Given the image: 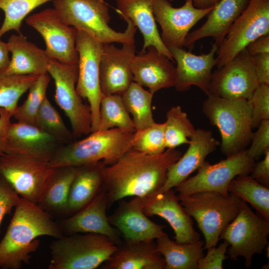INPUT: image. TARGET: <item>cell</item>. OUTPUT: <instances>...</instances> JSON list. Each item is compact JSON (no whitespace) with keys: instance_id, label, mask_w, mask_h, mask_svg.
I'll return each instance as SVG.
<instances>
[{"instance_id":"cell-30","label":"cell","mask_w":269,"mask_h":269,"mask_svg":"<svg viewBox=\"0 0 269 269\" xmlns=\"http://www.w3.org/2000/svg\"><path fill=\"white\" fill-rule=\"evenodd\" d=\"M53 168L37 205L50 215L65 214L70 186L78 167L62 166Z\"/></svg>"},{"instance_id":"cell-37","label":"cell","mask_w":269,"mask_h":269,"mask_svg":"<svg viewBox=\"0 0 269 269\" xmlns=\"http://www.w3.org/2000/svg\"><path fill=\"white\" fill-rule=\"evenodd\" d=\"M50 81L48 73L40 75L29 88L27 99L17 106L12 114L18 122L35 125L37 113L46 96Z\"/></svg>"},{"instance_id":"cell-39","label":"cell","mask_w":269,"mask_h":269,"mask_svg":"<svg viewBox=\"0 0 269 269\" xmlns=\"http://www.w3.org/2000/svg\"><path fill=\"white\" fill-rule=\"evenodd\" d=\"M55 0H0L4 18L0 27V37L10 30L20 33L22 21L34 9Z\"/></svg>"},{"instance_id":"cell-12","label":"cell","mask_w":269,"mask_h":269,"mask_svg":"<svg viewBox=\"0 0 269 269\" xmlns=\"http://www.w3.org/2000/svg\"><path fill=\"white\" fill-rule=\"evenodd\" d=\"M53 169L49 162L26 155L4 153L0 156V174L18 195L36 204Z\"/></svg>"},{"instance_id":"cell-38","label":"cell","mask_w":269,"mask_h":269,"mask_svg":"<svg viewBox=\"0 0 269 269\" xmlns=\"http://www.w3.org/2000/svg\"><path fill=\"white\" fill-rule=\"evenodd\" d=\"M35 126L63 144L72 141L74 138L72 132L67 128L59 113L47 97L37 113Z\"/></svg>"},{"instance_id":"cell-22","label":"cell","mask_w":269,"mask_h":269,"mask_svg":"<svg viewBox=\"0 0 269 269\" xmlns=\"http://www.w3.org/2000/svg\"><path fill=\"white\" fill-rule=\"evenodd\" d=\"M62 145L36 126L17 122L11 123L7 129L5 153L49 162Z\"/></svg>"},{"instance_id":"cell-9","label":"cell","mask_w":269,"mask_h":269,"mask_svg":"<svg viewBox=\"0 0 269 269\" xmlns=\"http://www.w3.org/2000/svg\"><path fill=\"white\" fill-rule=\"evenodd\" d=\"M47 72L54 81V100L68 118L74 138L91 134V108L83 102L76 89L78 65L65 64L50 59Z\"/></svg>"},{"instance_id":"cell-2","label":"cell","mask_w":269,"mask_h":269,"mask_svg":"<svg viewBox=\"0 0 269 269\" xmlns=\"http://www.w3.org/2000/svg\"><path fill=\"white\" fill-rule=\"evenodd\" d=\"M7 230L0 242V269H19L29 264L39 246L37 238L64 235L51 215L37 204L20 198Z\"/></svg>"},{"instance_id":"cell-18","label":"cell","mask_w":269,"mask_h":269,"mask_svg":"<svg viewBox=\"0 0 269 269\" xmlns=\"http://www.w3.org/2000/svg\"><path fill=\"white\" fill-rule=\"evenodd\" d=\"M135 52L134 44L118 48L104 44L100 65V82L104 95H122L133 82L131 65Z\"/></svg>"},{"instance_id":"cell-48","label":"cell","mask_w":269,"mask_h":269,"mask_svg":"<svg viewBox=\"0 0 269 269\" xmlns=\"http://www.w3.org/2000/svg\"><path fill=\"white\" fill-rule=\"evenodd\" d=\"M245 49L251 56L269 53V35L260 37L250 43Z\"/></svg>"},{"instance_id":"cell-45","label":"cell","mask_w":269,"mask_h":269,"mask_svg":"<svg viewBox=\"0 0 269 269\" xmlns=\"http://www.w3.org/2000/svg\"><path fill=\"white\" fill-rule=\"evenodd\" d=\"M251 58L260 84L269 85V53L258 54Z\"/></svg>"},{"instance_id":"cell-47","label":"cell","mask_w":269,"mask_h":269,"mask_svg":"<svg viewBox=\"0 0 269 269\" xmlns=\"http://www.w3.org/2000/svg\"><path fill=\"white\" fill-rule=\"evenodd\" d=\"M12 117L11 112L0 107V156L5 153L6 133Z\"/></svg>"},{"instance_id":"cell-13","label":"cell","mask_w":269,"mask_h":269,"mask_svg":"<svg viewBox=\"0 0 269 269\" xmlns=\"http://www.w3.org/2000/svg\"><path fill=\"white\" fill-rule=\"evenodd\" d=\"M104 44L78 30L76 47L79 55L78 77L76 89L89 102L92 114V133L98 129L100 107L104 96L100 82V65Z\"/></svg>"},{"instance_id":"cell-15","label":"cell","mask_w":269,"mask_h":269,"mask_svg":"<svg viewBox=\"0 0 269 269\" xmlns=\"http://www.w3.org/2000/svg\"><path fill=\"white\" fill-rule=\"evenodd\" d=\"M259 84L251 56L245 49L212 73L207 95L249 100Z\"/></svg>"},{"instance_id":"cell-1","label":"cell","mask_w":269,"mask_h":269,"mask_svg":"<svg viewBox=\"0 0 269 269\" xmlns=\"http://www.w3.org/2000/svg\"><path fill=\"white\" fill-rule=\"evenodd\" d=\"M181 155L175 148L156 155L132 148L116 163L106 165L101 188L106 193L108 208L126 197H144L158 191L165 182L169 167Z\"/></svg>"},{"instance_id":"cell-46","label":"cell","mask_w":269,"mask_h":269,"mask_svg":"<svg viewBox=\"0 0 269 269\" xmlns=\"http://www.w3.org/2000/svg\"><path fill=\"white\" fill-rule=\"evenodd\" d=\"M250 173L252 178L269 187V150L265 152L263 160L255 162Z\"/></svg>"},{"instance_id":"cell-21","label":"cell","mask_w":269,"mask_h":269,"mask_svg":"<svg viewBox=\"0 0 269 269\" xmlns=\"http://www.w3.org/2000/svg\"><path fill=\"white\" fill-rule=\"evenodd\" d=\"M167 48L177 63L174 86L176 90L185 91L195 86L207 95L212 69L216 64L215 54L218 46L214 43L209 52L201 55L194 54L183 48Z\"/></svg>"},{"instance_id":"cell-41","label":"cell","mask_w":269,"mask_h":269,"mask_svg":"<svg viewBox=\"0 0 269 269\" xmlns=\"http://www.w3.org/2000/svg\"><path fill=\"white\" fill-rule=\"evenodd\" d=\"M252 106V128L269 120V85L260 84L249 99Z\"/></svg>"},{"instance_id":"cell-3","label":"cell","mask_w":269,"mask_h":269,"mask_svg":"<svg viewBox=\"0 0 269 269\" xmlns=\"http://www.w3.org/2000/svg\"><path fill=\"white\" fill-rule=\"evenodd\" d=\"M134 134L119 128L92 132L85 138L62 145L49 164L78 167L103 161L112 165L132 148Z\"/></svg>"},{"instance_id":"cell-31","label":"cell","mask_w":269,"mask_h":269,"mask_svg":"<svg viewBox=\"0 0 269 269\" xmlns=\"http://www.w3.org/2000/svg\"><path fill=\"white\" fill-rule=\"evenodd\" d=\"M157 251L164 259L165 269H198V262L204 255V242L180 244L165 234L156 239Z\"/></svg>"},{"instance_id":"cell-29","label":"cell","mask_w":269,"mask_h":269,"mask_svg":"<svg viewBox=\"0 0 269 269\" xmlns=\"http://www.w3.org/2000/svg\"><path fill=\"white\" fill-rule=\"evenodd\" d=\"M106 165L99 161L78 166L68 194L66 215L76 213L95 198L101 188L102 172Z\"/></svg>"},{"instance_id":"cell-16","label":"cell","mask_w":269,"mask_h":269,"mask_svg":"<svg viewBox=\"0 0 269 269\" xmlns=\"http://www.w3.org/2000/svg\"><path fill=\"white\" fill-rule=\"evenodd\" d=\"M214 7L198 8L192 0L174 7L167 0H154L153 14L161 28V39L167 47L183 48L190 29L209 14Z\"/></svg>"},{"instance_id":"cell-23","label":"cell","mask_w":269,"mask_h":269,"mask_svg":"<svg viewBox=\"0 0 269 269\" xmlns=\"http://www.w3.org/2000/svg\"><path fill=\"white\" fill-rule=\"evenodd\" d=\"M134 56L131 65L133 81L146 87L154 94L174 87L176 69L172 61L153 46Z\"/></svg>"},{"instance_id":"cell-43","label":"cell","mask_w":269,"mask_h":269,"mask_svg":"<svg viewBox=\"0 0 269 269\" xmlns=\"http://www.w3.org/2000/svg\"><path fill=\"white\" fill-rule=\"evenodd\" d=\"M229 246V244L224 241L218 247L213 246L207 249V254L198 262V269H223V262L228 258L226 253Z\"/></svg>"},{"instance_id":"cell-19","label":"cell","mask_w":269,"mask_h":269,"mask_svg":"<svg viewBox=\"0 0 269 269\" xmlns=\"http://www.w3.org/2000/svg\"><path fill=\"white\" fill-rule=\"evenodd\" d=\"M106 193L102 188L85 207L60 221L59 226L64 235L95 233L105 235L117 246L122 241L120 232L109 222Z\"/></svg>"},{"instance_id":"cell-49","label":"cell","mask_w":269,"mask_h":269,"mask_svg":"<svg viewBox=\"0 0 269 269\" xmlns=\"http://www.w3.org/2000/svg\"><path fill=\"white\" fill-rule=\"evenodd\" d=\"M9 52L7 43L2 41L0 37V71L5 70L9 65Z\"/></svg>"},{"instance_id":"cell-33","label":"cell","mask_w":269,"mask_h":269,"mask_svg":"<svg viewBox=\"0 0 269 269\" xmlns=\"http://www.w3.org/2000/svg\"><path fill=\"white\" fill-rule=\"evenodd\" d=\"M153 96L134 81L121 95L126 110L133 116L135 131L146 129L155 123L151 110Z\"/></svg>"},{"instance_id":"cell-7","label":"cell","mask_w":269,"mask_h":269,"mask_svg":"<svg viewBox=\"0 0 269 269\" xmlns=\"http://www.w3.org/2000/svg\"><path fill=\"white\" fill-rule=\"evenodd\" d=\"M117 245L108 237L77 233L56 239L50 245L49 269H95L106 261Z\"/></svg>"},{"instance_id":"cell-32","label":"cell","mask_w":269,"mask_h":269,"mask_svg":"<svg viewBox=\"0 0 269 269\" xmlns=\"http://www.w3.org/2000/svg\"><path fill=\"white\" fill-rule=\"evenodd\" d=\"M228 190L249 203L258 215L269 221V187L248 175H239L230 182Z\"/></svg>"},{"instance_id":"cell-14","label":"cell","mask_w":269,"mask_h":269,"mask_svg":"<svg viewBox=\"0 0 269 269\" xmlns=\"http://www.w3.org/2000/svg\"><path fill=\"white\" fill-rule=\"evenodd\" d=\"M26 23L38 31L46 45L51 59L68 65H78L76 47L78 30L64 22L54 8H48L28 16Z\"/></svg>"},{"instance_id":"cell-20","label":"cell","mask_w":269,"mask_h":269,"mask_svg":"<svg viewBox=\"0 0 269 269\" xmlns=\"http://www.w3.org/2000/svg\"><path fill=\"white\" fill-rule=\"evenodd\" d=\"M121 200L114 212L108 216V220L123 240H155L166 234L163 231L165 226L151 221L143 212L144 197Z\"/></svg>"},{"instance_id":"cell-6","label":"cell","mask_w":269,"mask_h":269,"mask_svg":"<svg viewBox=\"0 0 269 269\" xmlns=\"http://www.w3.org/2000/svg\"><path fill=\"white\" fill-rule=\"evenodd\" d=\"M177 196L181 205L195 220L203 234L204 249L216 246L223 229L238 214L241 201L231 193L225 196L214 191H200Z\"/></svg>"},{"instance_id":"cell-4","label":"cell","mask_w":269,"mask_h":269,"mask_svg":"<svg viewBox=\"0 0 269 269\" xmlns=\"http://www.w3.org/2000/svg\"><path fill=\"white\" fill-rule=\"evenodd\" d=\"M54 8L67 24L82 31L103 43L114 42L133 44L137 27L129 19L124 32L112 29L109 6L104 0H55Z\"/></svg>"},{"instance_id":"cell-50","label":"cell","mask_w":269,"mask_h":269,"mask_svg":"<svg viewBox=\"0 0 269 269\" xmlns=\"http://www.w3.org/2000/svg\"><path fill=\"white\" fill-rule=\"evenodd\" d=\"M220 0H192L194 6L198 8H207L214 7Z\"/></svg>"},{"instance_id":"cell-10","label":"cell","mask_w":269,"mask_h":269,"mask_svg":"<svg viewBox=\"0 0 269 269\" xmlns=\"http://www.w3.org/2000/svg\"><path fill=\"white\" fill-rule=\"evenodd\" d=\"M269 35V0H250L218 47L217 68L231 60L252 42Z\"/></svg>"},{"instance_id":"cell-40","label":"cell","mask_w":269,"mask_h":269,"mask_svg":"<svg viewBox=\"0 0 269 269\" xmlns=\"http://www.w3.org/2000/svg\"><path fill=\"white\" fill-rule=\"evenodd\" d=\"M132 148L138 152L156 155L165 151L164 123H154L150 127L136 131L132 140Z\"/></svg>"},{"instance_id":"cell-27","label":"cell","mask_w":269,"mask_h":269,"mask_svg":"<svg viewBox=\"0 0 269 269\" xmlns=\"http://www.w3.org/2000/svg\"><path fill=\"white\" fill-rule=\"evenodd\" d=\"M154 0H116V11L122 18L131 20L140 31L143 38L141 52L150 46L168 57L173 58L168 48L163 43L153 14Z\"/></svg>"},{"instance_id":"cell-28","label":"cell","mask_w":269,"mask_h":269,"mask_svg":"<svg viewBox=\"0 0 269 269\" xmlns=\"http://www.w3.org/2000/svg\"><path fill=\"white\" fill-rule=\"evenodd\" d=\"M11 58L3 70L8 75H38L47 73L50 58L45 50L39 48L19 33L10 36L7 41Z\"/></svg>"},{"instance_id":"cell-44","label":"cell","mask_w":269,"mask_h":269,"mask_svg":"<svg viewBox=\"0 0 269 269\" xmlns=\"http://www.w3.org/2000/svg\"><path fill=\"white\" fill-rule=\"evenodd\" d=\"M20 197L11 186L0 174V225L4 217L10 213Z\"/></svg>"},{"instance_id":"cell-25","label":"cell","mask_w":269,"mask_h":269,"mask_svg":"<svg viewBox=\"0 0 269 269\" xmlns=\"http://www.w3.org/2000/svg\"><path fill=\"white\" fill-rule=\"evenodd\" d=\"M117 250L100 267L102 269H165L163 256L154 240H122Z\"/></svg>"},{"instance_id":"cell-5","label":"cell","mask_w":269,"mask_h":269,"mask_svg":"<svg viewBox=\"0 0 269 269\" xmlns=\"http://www.w3.org/2000/svg\"><path fill=\"white\" fill-rule=\"evenodd\" d=\"M202 111L211 124L219 130L221 149L227 157L245 149L253 133L252 106L249 100L228 99L208 95Z\"/></svg>"},{"instance_id":"cell-36","label":"cell","mask_w":269,"mask_h":269,"mask_svg":"<svg viewBox=\"0 0 269 269\" xmlns=\"http://www.w3.org/2000/svg\"><path fill=\"white\" fill-rule=\"evenodd\" d=\"M38 75H8L0 71V107L13 114L21 96L28 90Z\"/></svg>"},{"instance_id":"cell-42","label":"cell","mask_w":269,"mask_h":269,"mask_svg":"<svg viewBox=\"0 0 269 269\" xmlns=\"http://www.w3.org/2000/svg\"><path fill=\"white\" fill-rule=\"evenodd\" d=\"M258 130L253 133L251 145L247 153L254 159H257L269 150V120L262 121Z\"/></svg>"},{"instance_id":"cell-34","label":"cell","mask_w":269,"mask_h":269,"mask_svg":"<svg viewBox=\"0 0 269 269\" xmlns=\"http://www.w3.org/2000/svg\"><path fill=\"white\" fill-rule=\"evenodd\" d=\"M114 128H119L132 133L136 131L122 96L117 94L104 95L100 104L97 131H103Z\"/></svg>"},{"instance_id":"cell-8","label":"cell","mask_w":269,"mask_h":269,"mask_svg":"<svg viewBox=\"0 0 269 269\" xmlns=\"http://www.w3.org/2000/svg\"><path fill=\"white\" fill-rule=\"evenodd\" d=\"M269 221L254 213L247 203L241 200L236 217L222 231L220 239L229 244L227 251L231 260L244 257L249 268L255 254L262 253L269 245Z\"/></svg>"},{"instance_id":"cell-11","label":"cell","mask_w":269,"mask_h":269,"mask_svg":"<svg viewBox=\"0 0 269 269\" xmlns=\"http://www.w3.org/2000/svg\"><path fill=\"white\" fill-rule=\"evenodd\" d=\"M255 160L248 155L246 149L228 156L215 164L205 161L198 168L197 173L175 187L177 196L200 191H214L225 196L229 192L228 185L239 175L250 174Z\"/></svg>"},{"instance_id":"cell-24","label":"cell","mask_w":269,"mask_h":269,"mask_svg":"<svg viewBox=\"0 0 269 269\" xmlns=\"http://www.w3.org/2000/svg\"><path fill=\"white\" fill-rule=\"evenodd\" d=\"M190 138L187 150L169 167L165 182L158 191L172 189L185 180L219 144L211 131L202 129H196Z\"/></svg>"},{"instance_id":"cell-35","label":"cell","mask_w":269,"mask_h":269,"mask_svg":"<svg viewBox=\"0 0 269 269\" xmlns=\"http://www.w3.org/2000/svg\"><path fill=\"white\" fill-rule=\"evenodd\" d=\"M194 126L187 114L182 111L180 106L172 107L166 113L164 123L165 147L174 149L183 144H189L188 139L195 132Z\"/></svg>"},{"instance_id":"cell-17","label":"cell","mask_w":269,"mask_h":269,"mask_svg":"<svg viewBox=\"0 0 269 269\" xmlns=\"http://www.w3.org/2000/svg\"><path fill=\"white\" fill-rule=\"evenodd\" d=\"M142 210L147 216H158L165 220L174 231L176 242L191 243L200 240L191 217L181 205L172 189L157 191L144 197Z\"/></svg>"},{"instance_id":"cell-26","label":"cell","mask_w":269,"mask_h":269,"mask_svg":"<svg viewBox=\"0 0 269 269\" xmlns=\"http://www.w3.org/2000/svg\"><path fill=\"white\" fill-rule=\"evenodd\" d=\"M250 0H220L209 13L206 21L199 28L189 33L184 46L191 49L199 39L212 37L218 47L231 26L247 7Z\"/></svg>"}]
</instances>
